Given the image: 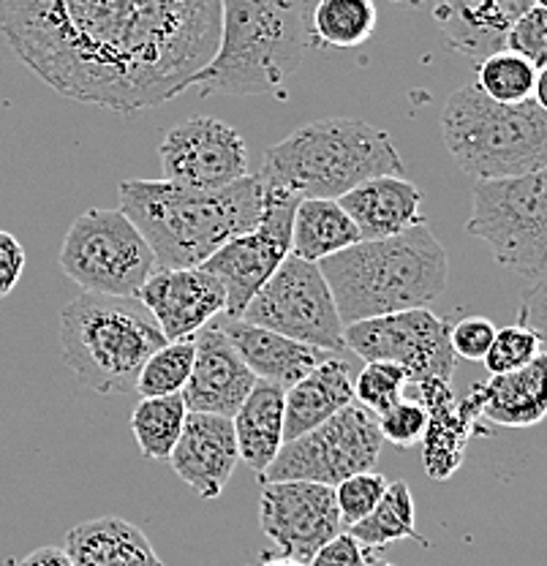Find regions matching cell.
<instances>
[{
    "instance_id": "cell-22",
    "label": "cell",
    "mask_w": 547,
    "mask_h": 566,
    "mask_svg": "<svg viewBox=\"0 0 547 566\" xmlns=\"http://www.w3.org/2000/svg\"><path fill=\"white\" fill-rule=\"evenodd\" d=\"M532 6V0H433V20L461 55L485 61L504 50L512 22Z\"/></svg>"
},
{
    "instance_id": "cell-17",
    "label": "cell",
    "mask_w": 547,
    "mask_h": 566,
    "mask_svg": "<svg viewBox=\"0 0 547 566\" xmlns=\"http://www.w3.org/2000/svg\"><path fill=\"white\" fill-rule=\"evenodd\" d=\"M197 357H193L191 376L182 389V403L197 415H215L232 420L251 389L256 387V376L240 359L227 335L210 322L208 327L193 335Z\"/></svg>"
},
{
    "instance_id": "cell-27",
    "label": "cell",
    "mask_w": 547,
    "mask_h": 566,
    "mask_svg": "<svg viewBox=\"0 0 547 566\" xmlns=\"http://www.w3.org/2000/svg\"><path fill=\"white\" fill-rule=\"evenodd\" d=\"M357 243L360 232L338 199H299L292 221V256L322 264Z\"/></svg>"
},
{
    "instance_id": "cell-9",
    "label": "cell",
    "mask_w": 547,
    "mask_h": 566,
    "mask_svg": "<svg viewBox=\"0 0 547 566\" xmlns=\"http://www.w3.org/2000/svg\"><path fill=\"white\" fill-rule=\"evenodd\" d=\"M61 268L82 292L137 300L158 264L126 212L93 208L76 216L66 232Z\"/></svg>"
},
{
    "instance_id": "cell-31",
    "label": "cell",
    "mask_w": 547,
    "mask_h": 566,
    "mask_svg": "<svg viewBox=\"0 0 547 566\" xmlns=\"http://www.w3.org/2000/svg\"><path fill=\"white\" fill-rule=\"evenodd\" d=\"M537 69L509 50H498L476 66V87L496 104H523L534 96Z\"/></svg>"
},
{
    "instance_id": "cell-15",
    "label": "cell",
    "mask_w": 547,
    "mask_h": 566,
    "mask_svg": "<svg viewBox=\"0 0 547 566\" xmlns=\"http://www.w3.org/2000/svg\"><path fill=\"white\" fill-rule=\"evenodd\" d=\"M259 523L278 547L281 558L311 564V558L344 531L335 488L316 482H264Z\"/></svg>"
},
{
    "instance_id": "cell-38",
    "label": "cell",
    "mask_w": 547,
    "mask_h": 566,
    "mask_svg": "<svg viewBox=\"0 0 547 566\" xmlns=\"http://www.w3.org/2000/svg\"><path fill=\"white\" fill-rule=\"evenodd\" d=\"M493 338H496V324L485 316H466L452 324L450 329V344L455 357L472 359V363L485 359Z\"/></svg>"
},
{
    "instance_id": "cell-4",
    "label": "cell",
    "mask_w": 547,
    "mask_h": 566,
    "mask_svg": "<svg viewBox=\"0 0 547 566\" xmlns=\"http://www.w3.org/2000/svg\"><path fill=\"white\" fill-rule=\"evenodd\" d=\"M308 41V0H221L219 44L191 87L199 96L278 93Z\"/></svg>"
},
{
    "instance_id": "cell-16",
    "label": "cell",
    "mask_w": 547,
    "mask_h": 566,
    "mask_svg": "<svg viewBox=\"0 0 547 566\" xmlns=\"http://www.w3.org/2000/svg\"><path fill=\"white\" fill-rule=\"evenodd\" d=\"M137 300L150 311L169 344L191 340L227 308L223 286L202 268H158L139 289Z\"/></svg>"
},
{
    "instance_id": "cell-44",
    "label": "cell",
    "mask_w": 547,
    "mask_h": 566,
    "mask_svg": "<svg viewBox=\"0 0 547 566\" xmlns=\"http://www.w3.org/2000/svg\"><path fill=\"white\" fill-rule=\"evenodd\" d=\"M262 566H308V564H297V562H290V558H270V562H264Z\"/></svg>"
},
{
    "instance_id": "cell-23",
    "label": "cell",
    "mask_w": 547,
    "mask_h": 566,
    "mask_svg": "<svg viewBox=\"0 0 547 566\" xmlns=\"http://www.w3.org/2000/svg\"><path fill=\"white\" fill-rule=\"evenodd\" d=\"M355 403V368L333 354L305 379L284 389V444L319 428L340 409Z\"/></svg>"
},
{
    "instance_id": "cell-40",
    "label": "cell",
    "mask_w": 547,
    "mask_h": 566,
    "mask_svg": "<svg viewBox=\"0 0 547 566\" xmlns=\"http://www.w3.org/2000/svg\"><path fill=\"white\" fill-rule=\"evenodd\" d=\"M368 551L349 534V531H340L338 536L327 542L308 566H365L368 564Z\"/></svg>"
},
{
    "instance_id": "cell-34",
    "label": "cell",
    "mask_w": 547,
    "mask_h": 566,
    "mask_svg": "<svg viewBox=\"0 0 547 566\" xmlns=\"http://www.w3.org/2000/svg\"><path fill=\"white\" fill-rule=\"evenodd\" d=\"M539 352H543V344H539L537 335L523 324H512V327L496 329V338H493L482 363H485L487 374L502 376L528 365Z\"/></svg>"
},
{
    "instance_id": "cell-10",
    "label": "cell",
    "mask_w": 547,
    "mask_h": 566,
    "mask_svg": "<svg viewBox=\"0 0 547 566\" xmlns=\"http://www.w3.org/2000/svg\"><path fill=\"white\" fill-rule=\"evenodd\" d=\"M385 436L379 417L351 403L319 428L286 441L278 458L259 480L264 482H316L335 488L362 471H376Z\"/></svg>"
},
{
    "instance_id": "cell-2",
    "label": "cell",
    "mask_w": 547,
    "mask_h": 566,
    "mask_svg": "<svg viewBox=\"0 0 547 566\" xmlns=\"http://www.w3.org/2000/svg\"><path fill=\"white\" fill-rule=\"evenodd\" d=\"M120 210L132 218L161 270L202 268L221 245L251 232L262 218L259 175L219 191H197L169 180H123Z\"/></svg>"
},
{
    "instance_id": "cell-13",
    "label": "cell",
    "mask_w": 547,
    "mask_h": 566,
    "mask_svg": "<svg viewBox=\"0 0 547 566\" xmlns=\"http://www.w3.org/2000/svg\"><path fill=\"white\" fill-rule=\"evenodd\" d=\"M452 324L428 308L401 311L365 322L346 324V349L365 363H392L417 381H450L455 374V352L450 344Z\"/></svg>"
},
{
    "instance_id": "cell-43",
    "label": "cell",
    "mask_w": 547,
    "mask_h": 566,
    "mask_svg": "<svg viewBox=\"0 0 547 566\" xmlns=\"http://www.w3.org/2000/svg\"><path fill=\"white\" fill-rule=\"evenodd\" d=\"M534 102L547 112V66L537 71V82H534Z\"/></svg>"
},
{
    "instance_id": "cell-14",
    "label": "cell",
    "mask_w": 547,
    "mask_h": 566,
    "mask_svg": "<svg viewBox=\"0 0 547 566\" xmlns=\"http://www.w3.org/2000/svg\"><path fill=\"white\" fill-rule=\"evenodd\" d=\"M164 180L197 191H219L249 177V147L238 128L219 117H191L158 145Z\"/></svg>"
},
{
    "instance_id": "cell-41",
    "label": "cell",
    "mask_w": 547,
    "mask_h": 566,
    "mask_svg": "<svg viewBox=\"0 0 547 566\" xmlns=\"http://www.w3.org/2000/svg\"><path fill=\"white\" fill-rule=\"evenodd\" d=\"M25 273V248L11 232L0 229V297L14 292Z\"/></svg>"
},
{
    "instance_id": "cell-28",
    "label": "cell",
    "mask_w": 547,
    "mask_h": 566,
    "mask_svg": "<svg viewBox=\"0 0 547 566\" xmlns=\"http://www.w3.org/2000/svg\"><path fill=\"white\" fill-rule=\"evenodd\" d=\"M379 9L374 0H316L308 17L311 41L333 50L360 46L376 33Z\"/></svg>"
},
{
    "instance_id": "cell-48",
    "label": "cell",
    "mask_w": 547,
    "mask_h": 566,
    "mask_svg": "<svg viewBox=\"0 0 547 566\" xmlns=\"http://www.w3.org/2000/svg\"><path fill=\"white\" fill-rule=\"evenodd\" d=\"M545 279H547V273H545Z\"/></svg>"
},
{
    "instance_id": "cell-39",
    "label": "cell",
    "mask_w": 547,
    "mask_h": 566,
    "mask_svg": "<svg viewBox=\"0 0 547 566\" xmlns=\"http://www.w3.org/2000/svg\"><path fill=\"white\" fill-rule=\"evenodd\" d=\"M517 324L532 329L547 352V279L534 281L520 297V308H517Z\"/></svg>"
},
{
    "instance_id": "cell-37",
    "label": "cell",
    "mask_w": 547,
    "mask_h": 566,
    "mask_svg": "<svg viewBox=\"0 0 547 566\" xmlns=\"http://www.w3.org/2000/svg\"><path fill=\"white\" fill-rule=\"evenodd\" d=\"M428 428V409L417 403L414 398H403L401 403L392 406L390 411L379 417V430L385 441L401 447V450H411V447L422 444V436Z\"/></svg>"
},
{
    "instance_id": "cell-6",
    "label": "cell",
    "mask_w": 547,
    "mask_h": 566,
    "mask_svg": "<svg viewBox=\"0 0 547 566\" xmlns=\"http://www.w3.org/2000/svg\"><path fill=\"white\" fill-rule=\"evenodd\" d=\"M169 340L139 300L82 292L61 308L63 363L98 395H126Z\"/></svg>"
},
{
    "instance_id": "cell-24",
    "label": "cell",
    "mask_w": 547,
    "mask_h": 566,
    "mask_svg": "<svg viewBox=\"0 0 547 566\" xmlns=\"http://www.w3.org/2000/svg\"><path fill=\"white\" fill-rule=\"evenodd\" d=\"M482 420L498 428H532L547 417V352L512 374L474 387Z\"/></svg>"
},
{
    "instance_id": "cell-45",
    "label": "cell",
    "mask_w": 547,
    "mask_h": 566,
    "mask_svg": "<svg viewBox=\"0 0 547 566\" xmlns=\"http://www.w3.org/2000/svg\"><path fill=\"white\" fill-rule=\"evenodd\" d=\"M392 3L406 6V9H417V6H422V3H425V0H392Z\"/></svg>"
},
{
    "instance_id": "cell-11",
    "label": "cell",
    "mask_w": 547,
    "mask_h": 566,
    "mask_svg": "<svg viewBox=\"0 0 547 566\" xmlns=\"http://www.w3.org/2000/svg\"><path fill=\"white\" fill-rule=\"evenodd\" d=\"M240 318L319 352H346V324L340 322L319 264L303 262L292 253L259 289Z\"/></svg>"
},
{
    "instance_id": "cell-36",
    "label": "cell",
    "mask_w": 547,
    "mask_h": 566,
    "mask_svg": "<svg viewBox=\"0 0 547 566\" xmlns=\"http://www.w3.org/2000/svg\"><path fill=\"white\" fill-rule=\"evenodd\" d=\"M504 50L520 55L523 61L532 63L537 71L545 69L547 66V11L532 6L526 14L517 17L507 31V39H504Z\"/></svg>"
},
{
    "instance_id": "cell-12",
    "label": "cell",
    "mask_w": 547,
    "mask_h": 566,
    "mask_svg": "<svg viewBox=\"0 0 547 566\" xmlns=\"http://www.w3.org/2000/svg\"><path fill=\"white\" fill-rule=\"evenodd\" d=\"M262 188L264 205L256 227L229 240L202 264V270H208L223 286V294H227L223 316L229 318L243 316L259 289L292 253V221L299 199L264 182Z\"/></svg>"
},
{
    "instance_id": "cell-1",
    "label": "cell",
    "mask_w": 547,
    "mask_h": 566,
    "mask_svg": "<svg viewBox=\"0 0 547 566\" xmlns=\"http://www.w3.org/2000/svg\"><path fill=\"white\" fill-rule=\"evenodd\" d=\"M221 0H0V39L61 96L143 112L213 57Z\"/></svg>"
},
{
    "instance_id": "cell-18",
    "label": "cell",
    "mask_w": 547,
    "mask_h": 566,
    "mask_svg": "<svg viewBox=\"0 0 547 566\" xmlns=\"http://www.w3.org/2000/svg\"><path fill=\"white\" fill-rule=\"evenodd\" d=\"M238 439L229 417L188 411L169 465L199 499H219L238 469Z\"/></svg>"
},
{
    "instance_id": "cell-33",
    "label": "cell",
    "mask_w": 547,
    "mask_h": 566,
    "mask_svg": "<svg viewBox=\"0 0 547 566\" xmlns=\"http://www.w3.org/2000/svg\"><path fill=\"white\" fill-rule=\"evenodd\" d=\"M409 374L392 363H365L355 379V400L370 415L381 417L392 406L401 403L409 389Z\"/></svg>"
},
{
    "instance_id": "cell-20",
    "label": "cell",
    "mask_w": 547,
    "mask_h": 566,
    "mask_svg": "<svg viewBox=\"0 0 547 566\" xmlns=\"http://www.w3.org/2000/svg\"><path fill=\"white\" fill-rule=\"evenodd\" d=\"M215 327L227 335L229 344L240 354V359L256 376V381H267V385H275L281 389L294 387L316 365L333 357V354L314 349V346L297 344V340L286 338V335L273 333L267 327H259V324H249L243 318H229L221 314L215 318Z\"/></svg>"
},
{
    "instance_id": "cell-46",
    "label": "cell",
    "mask_w": 547,
    "mask_h": 566,
    "mask_svg": "<svg viewBox=\"0 0 547 566\" xmlns=\"http://www.w3.org/2000/svg\"><path fill=\"white\" fill-rule=\"evenodd\" d=\"M365 566H396V564L385 562V558H368V564H365Z\"/></svg>"
},
{
    "instance_id": "cell-7",
    "label": "cell",
    "mask_w": 547,
    "mask_h": 566,
    "mask_svg": "<svg viewBox=\"0 0 547 566\" xmlns=\"http://www.w3.org/2000/svg\"><path fill=\"white\" fill-rule=\"evenodd\" d=\"M441 137L474 182L507 180L547 167V112L534 98L496 104L463 85L441 109Z\"/></svg>"
},
{
    "instance_id": "cell-5",
    "label": "cell",
    "mask_w": 547,
    "mask_h": 566,
    "mask_svg": "<svg viewBox=\"0 0 547 566\" xmlns=\"http://www.w3.org/2000/svg\"><path fill=\"white\" fill-rule=\"evenodd\" d=\"M403 172L401 153L385 128L327 117L270 145L259 180L297 199H340L365 180Z\"/></svg>"
},
{
    "instance_id": "cell-25",
    "label": "cell",
    "mask_w": 547,
    "mask_h": 566,
    "mask_svg": "<svg viewBox=\"0 0 547 566\" xmlns=\"http://www.w3.org/2000/svg\"><path fill=\"white\" fill-rule=\"evenodd\" d=\"M63 551L74 566H167L143 528L115 515L74 526L66 534Z\"/></svg>"
},
{
    "instance_id": "cell-8",
    "label": "cell",
    "mask_w": 547,
    "mask_h": 566,
    "mask_svg": "<svg viewBox=\"0 0 547 566\" xmlns=\"http://www.w3.org/2000/svg\"><path fill=\"white\" fill-rule=\"evenodd\" d=\"M466 232L487 243L502 268L523 279H545L547 167L507 180L474 182Z\"/></svg>"
},
{
    "instance_id": "cell-42",
    "label": "cell",
    "mask_w": 547,
    "mask_h": 566,
    "mask_svg": "<svg viewBox=\"0 0 547 566\" xmlns=\"http://www.w3.org/2000/svg\"><path fill=\"white\" fill-rule=\"evenodd\" d=\"M20 566H74L69 553L57 545H41L22 558Z\"/></svg>"
},
{
    "instance_id": "cell-35",
    "label": "cell",
    "mask_w": 547,
    "mask_h": 566,
    "mask_svg": "<svg viewBox=\"0 0 547 566\" xmlns=\"http://www.w3.org/2000/svg\"><path fill=\"white\" fill-rule=\"evenodd\" d=\"M387 485H390V480L379 471H362V474H355L335 485V504H338L344 526L351 528L362 517H368L385 495Z\"/></svg>"
},
{
    "instance_id": "cell-19",
    "label": "cell",
    "mask_w": 547,
    "mask_h": 566,
    "mask_svg": "<svg viewBox=\"0 0 547 566\" xmlns=\"http://www.w3.org/2000/svg\"><path fill=\"white\" fill-rule=\"evenodd\" d=\"M406 392L428 409V428L422 436V463L431 480L444 482L461 469L466 444L480 420V400L474 389L469 398L455 400L450 381H417Z\"/></svg>"
},
{
    "instance_id": "cell-30",
    "label": "cell",
    "mask_w": 547,
    "mask_h": 566,
    "mask_svg": "<svg viewBox=\"0 0 547 566\" xmlns=\"http://www.w3.org/2000/svg\"><path fill=\"white\" fill-rule=\"evenodd\" d=\"M186 417L188 409L182 403V395L139 400L132 415V433L137 439L139 452L147 460H156V463H169Z\"/></svg>"
},
{
    "instance_id": "cell-26",
    "label": "cell",
    "mask_w": 547,
    "mask_h": 566,
    "mask_svg": "<svg viewBox=\"0 0 547 566\" xmlns=\"http://www.w3.org/2000/svg\"><path fill=\"white\" fill-rule=\"evenodd\" d=\"M232 424L240 460L262 476L284 447V389L256 381Z\"/></svg>"
},
{
    "instance_id": "cell-47",
    "label": "cell",
    "mask_w": 547,
    "mask_h": 566,
    "mask_svg": "<svg viewBox=\"0 0 547 566\" xmlns=\"http://www.w3.org/2000/svg\"><path fill=\"white\" fill-rule=\"evenodd\" d=\"M534 6H537V9H545L547 11V0H532Z\"/></svg>"
},
{
    "instance_id": "cell-29",
    "label": "cell",
    "mask_w": 547,
    "mask_h": 566,
    "mask_svg": "<svg viewBox=\"0 0 547 566\" xmlns=\"http://www.w3.org/2000/svg\"><path fill=\"white\" fill-rule=\"evenodd\" d=\"M349 534L365 547V551H381L401 539H414L420 545H428L425 536L414 526V495L403 480H396L387 485L385 495L376 504V510L360 523L349 528Z\"/></svg>"
},
{
    "instance_id": "cell-21",
    "label": "cell",
    "mask_w": 547,
    "mask_h": 566,
    "mask_svg": "<svg viewBox=\"0 0 547 566\" xmlns=\"http://www.w3.org/2000/svg\"><path fill=\"white\" fill-rule=\"evenodd\" d=\"M355 221L360 240H387L422 227V191L406 177L385 175L365 180L338 199Z\"/></svg>"
},
{
    "instance_id": "cell-32",
    "label": "cell",
    "mask_w": 547,
    "mask_h": 566,
    "mask_svg": "<svg viewBox=\"0 0 547 566\" xmlns=\"http://www.w3.org/2000/svg\"><path fill=\"white\" fill-rule=\"evenodd\" d=\"M193 357H197V346L191 340H175V344L161 346L145 368L139 370V379L134 392L143 398H169V395H180L188 385L191 376Z\"/></svg>"
},
{
    "instance_id": "cell-3",
    "label": "cell",
    "mask_w": 547,
    "mask_h": 566,
    "mask_svg": "<svg viewBox=\"0 0 547 566\" xmlns=\"http://www.w3.org/2000/svg\"><path fill=\"white\" fill-rule=\"evenodd\" d=\"M319 270L344 324L428 308L450 281V259L428 223L387 240H360Z\"/></svg>"
}]
</instances>
